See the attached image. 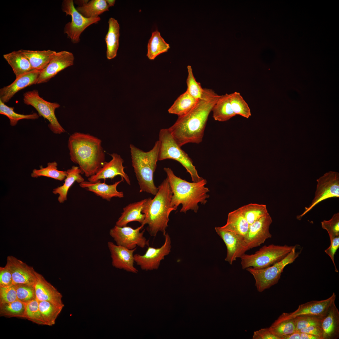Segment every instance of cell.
<instances>
[{"mask_svg": "<svg viewBox=\"0 0 339 339\" xmlns=\"http://www.w3.org/2000/svg\"><path fill=\"white\" fill-rule=\"evenodd\" d=\"M220 96L212 89H204L202 98L196 106L186 114L178 116L168 128L180 147L202 141L209 115Z\"/></svg>", "mask_w": 339, "mask_h": 339, "instance_id": "1", "label": "cell"}, {"mask_svg": "<svg viewBox=\"0 0 339 339\" xmlns=\"http://www.w3.org/2000/svg\"><path fill=\"white\" fill-rule=\"evenodd\" d=\"M68 147L71 160L88 178L95 175L105 162L101 140L90 134L73 133L68 138Z\"/></svg>", "mask_w": 339, "mask_h": 339, "instance_id": "2", "label": "cell"}, {"mask_svg": "<svg viewBox=\"0 0 339 339\" xmlns=\"http://www.w3.org/2000/svg\"><path fill=\"white\" fill-rule=\"evenodd\" d=\"M164 171L171 189L173 195L171 206L175 210L180 204L182 207L180 212L186 213L189 210L197 213L199 209L198 204L205 205L209 197L207 193L209 191L205 186L206 180L197 182H190L176 176L169 168L165 167Z\"/></svg>", "mask_w": 339, "mask_h": 339, "instance_id": "3", "label": "cell"}, {"mask_svg": "<svg viewBox=\"0 0 339 339\" xmlns=\"http://www.w3.org/2000/svg\"><path fill=\"white\" fill-rule=\"evenodd\" d=\"M158 189L153 199L148 198L142 211L145 215V218L141 225L147 224V231L151 236L154 237L160 231L164 236L166 234L170 214L175 210L171 206L173 193L167 178Z\"/></svg>", "mask_w": 339, "mask_h": 339, "instance_id": "4", "label": "cell"}, {"mask_svg": "<svg viewBox=\"0 0 339 339\" xmlns=\"http://www.w3.org/2000/svg\"><path fill=\"white\" fill-rule=\"evenodd\" d=\"M159 140L148 152H144L133 144L130 145L132 166L140 192H146L155 195L158 192V187L154 182L153 174L159 160Z\"/></svg>", "mask_w": 339, "mask_h": 339, "instance_id": "5", "label": "cell"}, {"mask_svg": "<svg viewBox=\"0 0 339 339\" xmlns=\"http://www.w3.org/2000/svg\"><path fill=\"white\" fill-rule=\"evenodd\" d=\"M159 141L160 144L159 160L172 159L178 161L190 174L193 182L203 179L199 176L192 159L177 144L168 128L160 130Z\"/></svg>", "mask_w": 339, "mask_h": 339, "instance_id": "6", "label": "cell"}, {"mask_svg": "<svg viewBox=\"0 0 339 339\" xmlns=\"http://www.w3.org/2000/svg\"><path fill=\"white\" fill-rule=\"evenodd\" d=\"M295 246L274 244L264 245L253 254H245L242 256L240 258L242 268L262 269L268 267L283 259Z\"/></svg>", "mask_w": 339, "mask_h": 339, "instance_id": "7", "label": "cell"}, {"mask_svg": "<svg viewBox=\"0 0 339 339\" xmlns=\"http://www.w3.org/2000/svg\"><path fill=\"white\" fill-rule=\"evenodd\" d=\"M295 245L291 252L283 259L268 267L256 269L252 267L246 270L253 276L257 291L261 292L277 284L285 266L293 263L299 256L301 250L297 251Z\"/></svg>", "mask_w": 339, "mask_h": 339, "instance_id": "8", "label": "cell"}, {"mask_svg": "<svg viewBox=\"0 0 339 339\" xmlns=\"http://www.w3.org/2000/svg\"><path fill=\"white\" fill-rule=\"evenodd\" d=\"M23 102L25 104L33 107L39 115L48 120L49 122L48 127L53 133L60 134L66 132L58 121L55 114L56 109L60 106L59 104L45 100L40 96L36 89L24 93Z\"/></svg>", "mask_w": 339, "mask_h": 339, "instance_id": "9", "label": "cell"}, {"mask_svg": "<svg viewBox=\"0 0 339 339\" xmlns=\"http://www.w3.org/2000/svg\"><path fill=\"white\" fill-rule=\"evenodd\" d=\"M62 9L66 15L71 16V22L66 24L64 27V32L67 34L73 44L79 43L82 33L88 26L96 23L100 20V17L87 18L83 16L76 9L73 0H63L62 4Z\"/></svg>", "mask_w": 339, "mask_h": 339, "instance_id": "10", "label": "cell"}, {"mask_svg": "<svg viewBox=\"0 0 339 339\" xmlns=\"http://www.w3.org/2000/svg\"><path fill=\"white\" fill-rule=\"evenodd\" d=\"M317 184L315 195L311 204L305 207L304 211L297 218H302L321 201L328 198L339 197V174L334 171L325 173L316 180Z\"/></svg>", "mask_w": 339, "mask_h": 339, "instance_id": "11", "label": "cell"}, {"mask_svg": "<svg viewBox=\"0 0 339 339\" xmlns=\"http://www.w3.org/2000/svg\"><path fill=\"white\" fill-rule=\"evenodd\" d=\"M144 226L142 225L136 229L125 226L119 227L115 225L109 232L110 236L117 245L132 250L137 246L143 248L149 246V241L143 236L145 229L140 232Z\"/></svg>", "mask_w": 339, "mask_h": 339, "instance_id": "12", "label": "cell"}, {"mask_svg": "<svg viewBox=\"0 0 339 339\" xmlns=\"http://www.w3.org/2000/svg\"><path fill=\"white\" fill-rule=\"evenodd\" d=\"M164 236V243L160 247L155 248L148 246L144 255H134L135 262L142 270L151 271L157 269L161 261L171 251V245L170 237L168 233Z\"/></svg>", "mask_w": 339, "mask_h": 339, "instance_id": "13", "label": "cell"}, {"mask_svg": "<svg viewBox=\"0 0 339 339\" xmlns=\"http://www.w3.org/2000/svg\"><path fill=\"white\" fill-rule=\"evenodd\" d=\"M272 222L269 213L250 225L244 240L249 250L260 246L272 235L269 228Z\"/></svg>", "mask_w": 339, "mask_h": 339, "instance_id": "14", "label": "cell"}, {"mask_svg": "<svg viewBox=\"0 0 339 339\" xmlns=\"http://www.w3.org/2000/svg\"><path fill=\"white\" fill-rule=\"evenodd\" d=\"M215 229L226 245L227 252L225 260L230 265H232L237 258H240L249 250L244 238L221 227H216Z\"/></svg>", "mask_w": 339, "mask_h": 339, "instance_id": "15", "label": "cell"}, {"mask_svg": "<svg viewBox=\"0 0 339 339\" xmlns=\"http://www.w3.org/2000/svg\"><path fill=\"white\" fill-rule=\"evenodd\" d=\"M74 57L69 51L56 52L46 67L40 72L37 84L46 83L58 73L74 64Z\"/></svg>", "mask_w": 339, "mask_h": 339, "instance_id": "16", "label": "cell"}, {"mask_svg": "<svg viewBox=\"0 0 339 339\" xmlns=\"http://www.w3.org/2000/svg\"><path fill=\"white\" fill-rule=\"evenodd\" d=\"M6 264L11 271L13 284L34 285L37 272L32 266L12 256L7 257Z\"/></svg>", "mask_w": 339, "mask_h": 339, "instance_id": "17", "label": "cell"}, {"mask_svg": "<svg viewBox=\"0 0 339 339\" xmlns=\"http://www.w3.org/2000/svg\"><path fill=\"white\" fill-rule=\"evenodd\" d=\"M110 155L112 158L111 160L109 162L105 161L95 175L88 178V180L95 182L102 179H112L119 175L128 185H131L129 177L124 171L125 167L123 165V159L117 153H113Z\"/></svg>", "mask_w": 339, "mask_h": 339, "instance_id": "18", "label": "cell"}, {"mask_svg": "<svg viewBox=\"0 0 339 339\" xmlns=\"http://www.w3.org/2000/svg\"><path fill=\"white\" fill-rule=\"evenodd\" d=\"M108 246L111 254L112 266L116 268L136 273L138 270L134 266L133 253L136 248L129 249L109 241Z\"/></svg>", "mask_w": 339, "mask_h": 339, "instance_id": "19", "label": "cell"}, {"mask_svg": "<svg viewBox=\"0 0 339 339\" xmlns=\"http://www.w3.org/2000/svg\"><path fill=\"white\" fill-rule=\"evenodd\" d=\"M336 295L333 293L328 298L321 300H312L299 306L294 311L290 313H283L287 318L292 319L301 315H309L323 317L326 314L330 307L334 301Z\"/></svg>", "mask_w": 339, "mask_h": 339, "instance_id": "20", "label": "cell"}, {"mask_svg": "<svg viewBox=\"0 0 339 339\" xmlns=\"http://www.w3.org/2000/svg\"><path fill=\"white\" fill-rule=\"evenodd\" d=\"M41 71L33 69L16 78L9 85L0 89V100L5 103L8 102L18 92L33 84H37Z\"/></svg>", "mask_w": 339, "mask_h": 339, "instance_id": "21", "label": "cell"}, {"mask_svg": "<svg viewBox=\"0 0 339 339\" xmlns=\"http://www.w3.org/2000/svg\"><path fill=\"white\" fill-rule=\"evenodd\" d=\"M34 287L36 299L38 301H47L55 305L64 307L62 294L42 275L38 272Z\"/></svg>", "mask_w": 339, "mask_h": 339, "instance_id": "22", "label": "cell"}, {"mask_svg": "<svg viewBox=\"0 0 339 339\" xmlns=\"http://www.w3.org/2000/svg\"><path fill=\"white\" fill-rule=\"evenodd\" d=\"M124 180L121 178V180L111 185H108L105 182L101 183L100 180L95 182L84 180L79 183V185L87 191L93 192L102 199L110 201L113 197L121 198L124 197L123 192L119 191L116 189L117 186Z\"/></svg>", "mask_w": 339, "mask_h": 339, "instance_id": "23", "label": "cell"}, {"mask_svg": "<svg viewBox=\"0 0 339 339\" xmlns=\"http://www.w3.org/2000/svg\"><path fill=\"white\" fill-rule=\"evenodd\" d=\"M323 339L338 338L339 335V311L335 301L330 307L326 314L322 317L321 323Z\"/></svg>", "mask_w": 339, "mask_h": 339, "instance_id": "24", "label": "cell"}, {"mask_svg": "<svg viewBox=\"0 0 339 339\" xmlns=\"http://www.w3.org/2000/svg\"><path fill=\"white\" fill-rule=\"evenodd\" d=\"M147 199L148 198H145L130 203L124 207L121 215L116 222V225L119 227H124L132 221H137L142 224L145 218V215L142 211Z\"/></svg>", "mask_w": 339, "mask_h": 339, "instance_id": "25", "label": "cell"}, {"mask_svg": "<svg viewBox=\"0 0 339 339\" xmlns=\"http://www.w3.org/2000/svg\"><path fill=\"white\" fill-rule=\"evenodd\" d=\"M249 225L239 208L229 213L226 223L221 227L244 238L248 232Z\"/></svg>", "mask_w": 339, "mask_h": 339, "instance_id": "26", "label": "cell"}, {"mask_svg": "<svg viewBox=\"0 0 339 339\" xmlns=\"http://www.w3.org/2000/svg\"><path fill=\"white\" fill-rule=\"evenodd\" d=\"M67 172V175L63 185L54 189L52 191L54 194L59 195L58 201L60 203H63L67 200L68 190L75 182L80 183L84 181L78 166H73Z\"/></svg>", "mask_w": 339, "mask_h": 339, "instance_id": "27", "label": "cell"}, {"mask_svg": "<svg viewBox=\"0 0 339 339\" xmlns=\"http://www.w3.org/2000/svg\"><path fill=\"white\" fill-rule=\"evenodd\" d=\"M109 28L105 36L107 50L106 57L110 60L116 56L119 46L120 25L117 21L113 18H110L108 20Z\"/></svg>", "mask_w": 339, "mask_h": 339, "instance_id": "28", "label": "cell"}, {"mask_svg": "<svg viewBox=\"0 0 339 339\" xmlns=\"http://www.w3.org/2000/svg\"><path fill=\"white\" fill-rule=\"evenodd\" d=\"M19 50L27 58L33 69L40 71L46 67L56 52L51 50Z\"/></svg>", "mask_w": 339, "mask_h": 339, "instance_id": "29", "label": "cell"}, {"mask_svg": "<svg viewBox=\"0 0 339 339\" xmlns=\"http://www.w3.org/2000/svg\"><path fill=\"white\" fill-rule=\"evenodd\" d=\"M3 57L12 68L16 78L33 70L27 58L19 50L4 54Z\"/></svg>", "mask_w": 339, "mask_h": 339, "instance_id": "30", "label": "cell"}, {"mask_svg": "<svg viewBox=\"0 0 339 339\" xmlns=\"http://www.w3.org/2000/svg\"><path fill=\"white\" fill-rule=\"evenodd\" d=\"M212 111L214 119L219 121H227L235 116L231 105L229 94L220 95Z\"/></svg>", "mask_w": 339, "mask_h": 339, "instance_id": "31", "label": "cell"}, {"mask_svg": "<svg viewBox=\"0 0 339 339\" xmlns=\"http://www.w3.org/2000/svg\"><path fill=\"white\" fill-rule=\"evenodd\" d=\"M198 100L190 95L186 91L180 95L168 109L169 113L183 116L192 110L197 104Z\"/></svg>", "mask_w": 339, "mask_h": 339, "instance_id": "32", "label": "cell"}, {"mask_svg": "<svg viewBox=\"0 0 339 339\" xmlns=\"http://www.w3.org/2000/svg\"><path fill=\"white\" fill-rule=\"evenodd\" d=\"M170 48L169 44L166 43L157 30L152 32L147 46V56L153 60L159 54L167 52Z\"/></svg>", "mask_w": 339, "mask_h": 339, "instance_id": "33", "label": "cell"}, {"mask_svg": "<svg viewBox=\"0 0 339 339\" xmlns=\"http://www.w3.org/2000/svg\"><path fill=\"white\" fill-rule=\"evenodd\" d=\"M109 7L105 0L88 1L83 5L78 6L77 10L87 18H96L105 12L109 10Z\"/></svg>", "mask_w": 339, "mask_h": 339, "instance_id": "34", "label": "cell"}, {"mask_svg": "<svg viewBox=\"0 0 339 339\" xmlns=\"http://www.w3.org/2000/svg\"><path fill=\"white\" fill-rule=\"evenodd\" d=\"M279 339L296 331L295 323L293 319L287 318L282 313L269 327Z\"/></svg>", "mask_w": 339, "mask_h": 339, "instance_id": "35", "label": "cell"}, {"mask_svg": "<svg viewBox=\"0 0 339 339\" xmlns=\"http://www.w3.org/2000/svg\"><path fill=\"white\" fill-rule=\"evenodd\" d=\"M57 163L56 161L49 162L47 166L43 167L40 166L39 169H34L31 174V177L37 178L40 176H45L54 179L62 181L65 180L67 175V171L57 170Z\"/></svg>", "mask_w": 339, "mask_h": 339, "instance_id": "36", "label": "cell"}, {"mask_svg": "<svg viewBox=\"0 0 339 339\" xmlns=\"http://www.w3.org/2000/svg\"><path fill=\"white\" fill-rule=\"evenodd\" d=\"M239 208L249 225L269 213L266 205L264 204L251 203Z\"/></svg>", "mask_w": 339, "mask_h": 339, "instance_id": "37", "label": "cell"}, {"mask_svg": "<svg viewBox=\"0 0 339 339\" xmlns=\"http://www.w3.org/2000/svg\"><path fill=\"white\" fill-rule=\"evenodd\" d=\"M38 302L39 309L46 325H54L63 307L55 305L47 301Z\"/></svg>", "mask_w": 339, "mask_h": 339, "instance_id": "38", "label": "cell"}, {"mask_svg": "<svg viewBox=\"0 0 339 339\" xmlns=\"http://www.w3.org/2000/svg\"><path fill=\"white\" fill-rule=\"evenodd\" d=\"M26 304L18 300L10 303L0 304L1 316L24 318Z\"/></svg>", "mask_w": 339, "mask_h": 339, "instance_id": "39", "label": "cell"}, {"mask_svg": "<svg viewBox=\"0 0 339 339\" xmlns=\"http://www.w3.org/2000/svg\"><path fill=\"white\" fill-rule=\"evenodd\" d=\"M230 102L233 110L236 115L240 116L246 118L251 116L250 109L240 94L234 92L229 94Z\"/></svg>", "mask_w": 339, "mask_h": 339, "instance_id": "40", "label": "cell"}, {"mask_svg": "<svg viewBox=\"0 0 339 339\" xmlns=\"http://www.w3.org/2000/svg\"><path fill=\"white\" fill-rule=\"evenodd\" d=\"M14 109V107L8 106L0 100V114L8 118L12 126H16L18 121L22 119L35 120L39 117V115L35 112L28 115L21 114L16 113Z\"/></svg>", "mask_w": 339, "mask_h": 339, "instance_id": "41", "label": "cell"}, {"mask_svg": "<svg viewBox=\"0 0 339 339\" xmlns=\"http://www.w3.org/2000/svg\"><path fill=\"white\" fill-rule=\"evenodd\" d=\"M24 318L38 325H46L39 309L38 301L36 299L26 304Z\"/></svg>", "mask_w": 339, "mask_h": 339, "instance_id": "42", "label": "cell"}, {"mask_svg": "<svg viewBox=\"0 0 339 339\" xmlns=\"http://www.w3.org/2000/svg\"><path fill=\"white\" fill-rule=\"evenodd\" d=\"M188 75L186 80L187 89L186 91L195 98L199 100L202 98L204 91L200 83L196 80L191 66L187 67Z\"/></svg>", "mask_w": 339, "mask_h": 339, "instance_id": "43", "label": "cell"}, {"mask_svg": "<svg viewBox=\"0 0 339 339\" xmlns=\"http://www.w3.org/2000/svg\"><path fill=\"white\" fill-rule=\"evenodd\" d=\"M15 285L18 300L26 304L36 299L34 285L25 284Z\"/></svg>", "mask_w": 339, "mask_h": 339, "instance_id": "44", "label": "cell"}, {"mask_svg": "<svg viewBox=\"0 0 339 339\" xmlns=\"http://www.w3.org/2000/svg\"><path fill=\"white\" fill-rule=\"evenodd\" d=\"M322 318L319 317L301 315L295 317L293 319L296 326V331L310 326H321Z\"/></svg>", "mask_w": 339, "mask_h": 339, "instance_id": "45", "label": "cell"}, {"mask_svg": "<svg viewBox=\"0 0 339 339\" xmlns=\"http://www.w3.org/2000/svg\"><path fill=\"white\" fill-rule=\"evenodd\" d=\"M321 227L326 230L330 240L339 236V213H335L331 219L324 220L321 222Z\"/></svg>", "mask_w": 339, "mask_h": 339, "instance_id": "46", "label": "cell"}, {"mask_svg": "<svg viewBox=\"0 0 339 339\" xmlns=\"http://www.w3.org/2000/svg\"><path fill=\"white\" fill-rule=\"evenodd\" d=\"M17 300L15 285L0 287V304L10 303Z\"/></svg>", "mask_w": 339, "mask_h": 339, "instance_id": "47", "label": "cell"}, {"mask_svg": "<svg viewBox=\"0 0 339 339\" xmlns=\"http://www.w3.org/2000/svg\"><path fill=\"white\" fill-rule=\"evenodd\" d=\"M13 284L11 271L6 264L4 267H0V287H4Z\"/></svg>", "mask_w": 339, "mask_h": 339, "instance_id": "48", "label": "cell"}, {"mask_svg": "<svg viewBox=\"0 0 339 339\" xmlns=\"http://www.w3.org/2000/svg\"><path fill=\"white\" fill-rule=\"evenodd\" d=\"M330 240V245L325 250V252L331 258L334 266L335 271L336 272H338V271L334 261V256L339 247V236L335 237Z\"/></svg>", "mask_w": 339, "mask_h": 339, "instance_id": "49", "label": "cell"}, {"mask_svg": "<svg viewBox=\"0 0 339 339\" xmlns=\"http://www.w3.org/2000/svg\"><path fill=\"white\" fill-rule=\"evenodd\" d=\"M253 339H279L270 327L264 328L254 332Z\"/></svg>", "mask_w": 339, "mask_h": 339, "instance_id": "50", "label": "cell"}, {"mask_svg": "<svg viewBox=\"0 0 339 339\" xmlns=\"http://www.w3.org/2000/svg\"><path fill=\"white\" fill-rule=\"evenodd\" d=\"M300 333H305L316 336L323 339L322 331L321 326H310L302 328L297 331Z\"/></svg>", "mask_w": 339, "mask_h": 339, "instance_id": "51", "label": "cell"}, {"mask_svg": "<svg viewBox=\"0 0 339 339\" xmlns=\"http://www.w3.org/2000/svg\"><path fill=\"white\" fill-rule=\"evenodd\" d=\"M282 339H300V332L296 331L293 333L283 337Z\"/></svg>", "mask_w": 339, "mask_h": 339, "instance_id": "52", "label": "cell"}, {"mask_svg": "<svg viewBox=\"0 0 339 339\" xmlns=\"http://www.w3.org/2000/svg\"><path fill=\"white\" fill-rule=\"evenodd\" d=\"M300 339H320L316 336L309 334L305 333H300Z\"/></svg>", "mask_w": 339, "mask_h": 339, "instance_id": "53", "label": "cell"}, {"mask_svg": "<svg viewBox=\"0 0 339 339\" xmlns=\"http://www.w3.org/2000/svg\"><path fill=\"white\" fill-rule=\"evenodd\" d=\"M105 1L109 7L114 6L116 1L114 0H105Z\"/></svg>", "mask_w": 339, "mask_h": 339, "instance_id": "54", "label": "cell"}]
</instances>
